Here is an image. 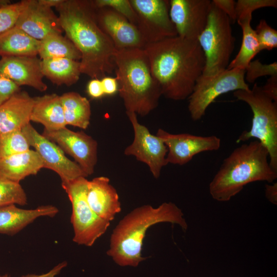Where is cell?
<instances>
[{"label":"cell","mask_w":277,"mask_h":277,"mask_svg":"<svg viewBox=\"0 0 277 277\" xmlns=\"http://www.w3.org/2000/svg\"><path fill=\"white\" fill-rule=\"evenodd\" d=\"M41 62L37 56H3L0 73L19 87L28 86L43 92L48 87L43 80Z\"/></svg>","instance_id":"18"},{"label":"cell","mask_w":277,"mask_h":277,"mask_svg":"<svg viewBox=\"0 0 277 277\" xmlns=\"http://www.w3.org/2000/svg\"><path fill=\"white\" fill-rule=\"evenodd\" d=\"M261 89L265 95L277 102V75L270 76Z\"/></svg>","instance_id":"39"},{"label":"cell","mask_w":277,"mask_h":277,"mask_svg":"<svg viewBox=\"0 0 277 277\" xmlns=\"http://www.w3.org/2000/svg\"><path fill=\"white\" fill-rule=\"evenodd\" d=\"M245 75V70L234 68L227 69L213 75H201L188 98V108L192 120H201L209 105L221 95L249 90Z\"/></svg>","instance_id":"9"},{"label":"cell","mask_w":277,"mask_h":277,"mask_svg":"<svg viewBox=\"0 0 277 277\" xmlns=\"http://www.w3.org/2000/svg\"><path fill=\"white\" fill-rule=\"evenodd\" d=\"M101 80L105 95H113L118 91V84L116 77L104 76Z\"/></svg>","instance_id":"40"},{"label":"cell","mask_w":277,"mask_h":277,"mask_svg":"<svg viewBox=\"0 0 277 277\" xmlns=\"http://www.w3.org/2000/svg\"><path fill=\"white\" fill-rule=\"evenodd\" d=\"M114 61L118 92L126 112L147 115L157 107L162 94L145 51L116 50Z\"/></svg>","instance_id":"5"},{"label":"cell","mask_w":277,"mask_h":277,"mask_svg":"<svg viewBox=\"0 0 277 277\" xmlns=\"http://www.w3.org/2000/svg\"><path fill=\"white\" fill-rule=\"evenodd\" d=\"M251 15L245 16L236 19L242 30V41L240 50L235 58L230 62L227 69L247 68L253 57L260 52L259 43L255 30L251 26Z\"/></svg>","instance_id":"27"},{"label":"cell","mask_w":277,"mask_h":277,"mask_svg":"<svg viewBox=\"0 0 277 277\" xmlns=\"http://www.w3.org/2000/svg\"><path fill=\"white\" fill-rule=\"evenodd\" d=\"M231 23L212 4L206 27L197 39L205 58L202 75H213L227 69L235 45Z\"/></svg>","instance_id":"7"},{"label":"cell","mask_w":277,"mask_h":277,"mask_svg":"<svg viewBox=\"0 0 277 277\" xmlns=\"http://www.w3.org/2000/svg\"><path fill=\"white\" fill-rule=\"evenodd\" d=\"M11 4L9 0H0V7L6 6Z\"/></svg>","instance_id":"44"},{"label":"cell","mask_w":277,"mask_h":277,"mask_svg":"<svg viewBox=\"0 0 277 277\" xmlns=\"http://www.w3.org/2000/svg\"><path fill=\"white\" fill-rule=\"evenodd\" d=\"M233 94L247 103L253 113L250 129L243 131L236 142L256 138L267 149L270 165L277 171V102L265 95L256 83L252 89L236 90Z\"/></svg>","instance_id":"6"},{"label":"cell","mask_w":277,"mask_h":277,"mask_svg":"<svg viewBox=\"0 0 277 277\" xmlns=\"http://www.w3.org/2000/svg\"><path fill=\"white\" fill-rule=\"evenodd\" d=\"M254 30L260 51L265 49L271 50L277 47V31L270 26L265 19L260 20Z\"/></svg>","instance_id":"33"},{"label":"cell","mask_w":277,"mask_h":277,"mask_svg":"<svg viewBox=\"0 0 277 277\" xmlns=\"http://www.w3.org/2000/svg\"><path fill=\"white\" fill-rule=\"evenodd\" d=\"M96 17L116 50L144 49L147 45L137 27L114 10L108 8L96 9Z\"/></svg>","instance_id":"16"},{"label":"cell","mask_w":277,"mask_h":277,"mask_svg":"<svg viewBox=\"0 0 277 277\" xmlns=\"http://www.w3.org/2000/svg\"><path fill=\"white\" fill-rule=\"evenodd\" d=\"M126 114L133 127L134 138L125 149L124 154L133 155L147 165L154 177L158 179L162 168L168 164L167 148L160 137L152 134L146 127L138 122L135 113L126 112Z\"/></svg>","instance_id":"11"},{"label":"cell","mask_w":277,"mask_h":277,"mask_svg":"<svg viewBox=\"0 0 277 277\" xmlns=\"http://www.w3.org/2000/svg\"><path fill=\"white\" fill-rule=\"evenodd\" d=\"M41 66L44 76L58 86L75 84L81 74L80 62L70 58L42 60Z\"/></svg>","instance_id":"25"},{"label":"cell","mask_w":277,"mask_h":277,"mask_svg":"<svg viewBox=\"0 0 277 277\" xmlns=\"http://www.w3.org/2000/svg\"><path fill=\"white\" fill-rule=\"evenodd\" d=\"M88 180L85 177L62 182L72 206L71 223L73 241L86 246H92L103 235L110 222L98 216L90 207L87 200Z\"/></svg>","instance_id":"8"},{"label":"cell","mask_w":277,"mask_h":277,"mask_svg":"<svg viewBox=\"0 0 277 277\" xmlns=\"http://www.w3.org/2000/svg\"><path fill=\"white\" fill-rule=\"evenodd\" d=\"M87 200L98 216L110 222L121 210L117 192L106 176H98L88 181Z\"/></svg>","instance_id":"19"},{"label":"cell","mask_w":277,"mask_h":277,"mask_svg":"<svg viewBox=\"0 0 277 277\" xmlns=\"http://www.w3.org/2000/svg\"><path fill=\"white\" fill-rule=\"evenodd\" d=\"M92 3L95 8H110L136 25L137 15L130 0H94Z\"/></svg>","instance_id":"31"},{"label":"cell","mask_w":277,"mask_h":277,"mask_svg":"<svg viewBox=\"0 0 277 277\" xmlns=\"http://www.w3.org/2000/svg\"><path fill=\"white\" fill-rule=\"evenodd\" d=\"M56 9L61 26L81 54V73L98 78L115 70L116 49L99 26L92 1L64 0Z\"/></svg>","instance_id":"1"},{"label":"cell","mask_w":277,"mask_h":277,"mask_svg":"<svg viewBox=\"0 0 277 277\" xmlns=\"http://www.w3.org/2000/svg\"><path fill=\"white\" fill-rule=\"evenodd\" d=\"M166 146L168 164L183 165L195 155L203 152L216 151L221 145V139L215 135L203 136L189 133H170L159 129L156 134Z\"/></svg>","instance_id":"15"},{"label":"cell","mask_w":277,"mask_h":277,"mask_svg":"<svg viewBox=\"0 0 277 277\" xmlns=\"http://www.w3.org/2000/svg\"><path fill=\"white\" fill-rule=\"evenodd\" d=\"M42 135L72 157L87 176L93 173L97 161V143L91 136L66 127L55 131L44 129Z\"/></svg>","instance_id":"13"},{"label":"cell","mask_w":277,"mask_h":277,"mask_svg":"<svg viewBox=\"0 0 277 277\" xmlns=\"http://www.w3.org/2000/svg\"><path fill=\"white\" fill-rule=\"evenodd\" d=\"M265 196L267 200L273 204H277V183L265 185Z\"/></svg>","instance_id":"42"},{"label":"cell","mask_w":277,"mask_h":277,"mask_svg":"<svg viewBox=\"0 0 277 277\" xmlns=\"http://www.w3.org/2000/svg\"><path fill=\"white\" fill-rule=\"evenodd\" d=\"M39 41L14 26L0 35V56H37Z\"/></svg>","instance_id":"24"},{"label":"cell","mask_w":277,"mask_h":277,"mask_svg":"<svg viewBox=\"0 0 277 277\" xmlns=\"http://www.w3.org/2000/svg\"><path fill=\"white\" fill-rule=\"evenodd\" d=\"M22 130L30 146H32L39 155L43 168L56 172L62 182L79 177H87L75 162L68 159L58 146L39 133L30 123Z\"/></svg>","instance_id":"12"},{"label":"cell","mask_w":277,"mask_h":277,"mask_svg":"<svg viewBox=\"0 0 277 277\" xmlns=\"http://www.w3.org/2000/svg\"><path fill=\"white\" fill-rule=\"evenodd\" d=\"M19 91V86L0 73V106Z\"/></svg>","instance_id":"36"},{"label":"cell","mask_w":277,"mask_h":277,"mask_svg":"<svg viewBox=\"0 0 277 277\" xmlns=\"http://www.w3.org/2000/svg\"><path fill=\"white\" fill-rule=\"evenodd\" d=\"M163 222L177 224L184 231L188 228L182 210L175 204L165 202L157 208L145 205L134 209L120 221L111 235L107 254L121 266H137L146 259L141 251L147 230Z\"/></svg>","instance_id":"3"},{"label":"cell","mask_w":277,"mask_h":277,"mask_svg":"<svg viewBox=\"0 0 277 277\" xmlns=\"http://www.w3.org/2000/svg\"><path fill=\"white\" fill-rule=\"evenodd\" d=\"M210 0H170L169 16L178 36L197 40L207 24Z\"/></svg>","instance_id":"14"},{"label":"cell","mask_w":277,"mask_h":277,"mask_svg":"<svg viewBox=\"0 0 277 277\" xmlns=\"http://www.w3.org/2000/svg\"><path fill=\"white\" fill-rule=\"evenodd\" d=\"M87 91L92 98H100L105 95L101 79L91 78L88 83Z\"/></svg>","instance_id":"38"},{"label":"cell","mask_w":277,"mask_h":277,"mask_svg":"<svg viewBox=\"0 0 277 277\" xmlns=\"http://www.w3.org/2000/svg\"><path fill=\"white\" fill-rule=\"evenodd\" d=\"M144 49L162 95L174 101L188 98L205 65L198 41L176 36L148 44Z\"/></svg>","instance_id":"2"},{"label":"cell","mask_w":277,"mask_h":277,"mask_svg":"<svg viewBox=\"0 0 277 277\" xmlns=\"http://www.w3.org/2000/svg\"><path fill=\"white\" fill-rule=\"evenodd\" d=\"M265 7H277L276 0H238L236 2L235 11L236 19L252 15L256 9Z\"/></svg>","instance_id":"35"},{"label":"cell","mask_w":277,"mask_h":277,"mask_svg":"<svg viewBox=\"0 0 277 277\" xmlns=\"http://www.w3.org/2000/svg\"><path fill=\"white\" fill-rule=\"evenodd\" d=\"M0 277H10V275L7 273L4 274H0Z\"/></svg>","instance_id":"45"},{"label":"cell","mask_w":277,"mask_h":277,"mask_svg":"<svg viewBox=\"0 0 277 277\" xmlns=\"http://www.w3.org/2000/svg\"><path fill=\"white\" fill-rule=\"evenodd\" d=\"M277 75V63L263 64L259 60L251 61L245 69V80L253 83L260 77Z\"/></svg>","instance_id":"34"},{"label":"cell","mask_w":277,"mask_h":277,"mask_svg":"<svg viewBox=\"0 0 277 277\" xmlns=\"http://www.w3.org/2000/svg\"><path fill=\"white\" fill-rule=\"evenodd\" d=\"M39 3L49 8H56L61 5L64 0H38Z\"/></svg>","instance_id":"43"},{"label":"cell","mask_w":277,"mask_h":277,"mask_svg":"<svg viewBox=\"0 0 277 277\" xmlns=\"http://www.w3.org/2000/svg\"><path fill=\"white\" fill-rule=\"evenodd\" d=\"M27 201V194L19 183L0 177V207L11 204L24 206Z\"/></svg>","instance_id":"30"},{"label":"cell","mask_w":277,"mask_h":277,"mask_svg":"<svg viewBox=\"0 0 277 277\" xmlns=\"http://www.w3.org/2000/svg\"><path fill=\"white\" fill-rule=\"evenodd\" d=\"M130 2L137 15L136 26L147 44L177 36L169 16V1Z\"/></svg>","instance_id":"10"},{"label":"cell","mask_w":277,"mask_h":277,"mask_svg":"<svg viewBox=\"0 0 277 277\" xmlns=\"http://www.w3.org/2000/svg\"><path fill=\"white\" fill-rule=\"evenodd\" d=\"M43 168L37 152L30 149L0 159V177L19 183L27 176L36 174Z\"/></svg>","instance_id":"22"},{"label":"cell","mask_w":277,"mask_h":277,"mask_svg":"<svg viewBox=\"0 0 277 277\" xmlns=\"http://www.w3.org/2000/svg\"><path fill=\"white\" fill-rule=\"evenodd\" d=\"M34 98L19 91L0 106V134L22 130L30 123Z\"/></svg>","instance_id":"21"},{"label":"cell","mask_w":277,"mask_h":277,"mask_svg":"<svg viewBox=\"0 0 277 277\" xmlns=\"http://www.w3.org/2000/svg\"><path fill=\"white\" fill-rule=\"evenodd\" d=\"M15 26L39 41L51 34H62L63 31L58 17L52 8L40 4L38 0H28Z\"/></svg>","instance_id":"17"},{"label":"cell","mask_w":277,"mask_h":277,"mask_svg":"<svg viewBox=\"0 0 277 277\" xmlns=\"http://www.w3.org/2000/svg\"><path fill=\"white\" fill-rule=\"evenodd\" d=\"M66 125L86 129L90 124L91 106L85 97L76 92H68L60 96Z\"/></svg>","instance_id":"26"},{"label":"cell","mask_w":277,"mask_h":277,"mask_svg":"<svg viewBox=\"0 0 277 277\" xmlns=\"http://www.w3.org/2000/svg\"><path fill=\"white\" fill-rule=\"evenodd\" d=\"M67 262L66 261L58 263L48 272L41 274H27L23 275L21 277H55L61 271L66 267Z\"/></svg>","instance_id":"41"},{"label":"cell","mask_w":277,"mask_h":277,"mask_svg":"<svg viewBox=\"0 0 277 277\" xmlns=\"http://www.w3.org/2000/svg\"><path fill=\"white\" fill-rule=\"evenodd\" d=\"M212 4L223 12L229 17L231 22L234 23L236 19L235 5L233 0H213Z\"/></svg>","instance_id":"37"},{"label":"cell","mask_w":277,"mask_h":277,"mask_svg":"<svg viewBox=\"0 0 277 277\" xmlns=\"http://www.w3.org/2000/svg\"><path fill=\"white\" fill-rule=\"evenodd\" d=\"M33 98L30 121L42 124L44 129L47 131H55L66 127L60 96L53 93Z\"/></svg>","instance_id":"23"},{"label":"cell","mask_w":277,"mask_h":277,"mask_svg":"<svg viewBox=\"0 0 277 277\" xmlns=\"http://www.w3.org/2000/svg\"><path fill=\"white\" fill-rule=\"evenodd\" d=\"M28 0L0 7V35L14 27Z\"/></svg>","instance_id":"32"},{"label":"cell","mask_w":277,"mask_h":277,"mask_svg":"<svg viewBox=\"0 0 277 277\" xmlns=\"http://www.w3.org/2000/svg\"><path fill=\"white\" fill-rule=\"evenodd\" d=\"M40 58H67L79 61L81 54L74 44L61 33H53L39 41Z\"/></svg>","instance_id":"28"},{"label":"cell","mask_w":277,"mask_h":277,"mask_svg":"<svg viewBox=\"0 0 277 277\" xmlns=\"http://www.w3.org/2000/svg\"><path fill=\"white\" fill-rule=\"evenodd\" d=\"M58 209L51 205L26 209L11 204L0 207V234L14 235L40 217H53Z\"/></svg>","instance_id":"20"},{"label":"cell","mask_w":277,"mask_h":277,"mask_svg":"<svg viewBox=\"0 0 277 277\" xmlns=\"http://www.w3.org/2000/svg\"><path fill=\"white\" fill-rule=\"evenodd\" d=\"M30 146L22 130L0 134V159L28 151Z\"/></svg>","instance_id":"29"},{"label":"cell","mask_w":277,"mask_h":277,"mask_svg":"<svg viewBox=\"0 0 277 277\" xmlns=\"http://www.w3.org/2000/svg\"><path fill=\"white\" fill-rule=\"evenodd\" d=\"M268 157L267 149L257 140L234 149L209 184L211 197L219 202H227L249 183H272L277 178V171L270 166Z\"/></svg>","instance_id":"4"}]
</instances>
